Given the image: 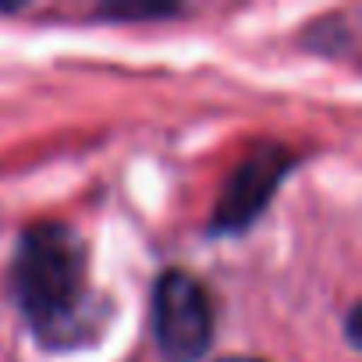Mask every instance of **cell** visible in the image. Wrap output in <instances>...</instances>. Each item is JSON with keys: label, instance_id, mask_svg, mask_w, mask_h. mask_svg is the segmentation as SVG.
I'll return each mask as SVG.
<instances>
[{"label": "cell", "instance_id": "obj_6", "mask_svg": "<svg viewBox=\"0 0 362 362\" xmlns=\"http://www.w3.org/2000/svg\"><path fill=\"white\" fill-rule=\"evenodd\" d=\"M221 362H263V358H249V355H224Z\"/></svg>", "mask_w": 362, "mask_h": 362}, {"label": "cell", "instance_id": "obj_1", "mask_svg": "<svg viewBox=\"0 0 362 362\" xmlns=\"http://www.w3.org/2000/svg\"><path fill=\"white\" fill-rule=\"evenodd\" d=\"M11 291L43 348L64 351L100 337L107 302L89 288L82 238L64 224H33L11 259Z\"/></svg>", "mask_w": 362, "mask_h": 362}, {"label": "cell", "instance_id": "obj_2", "mask_svg": "<svg viewBox=\"0 0 362 362\" xmlns=\"http://www.w3.org/2000/svg\"><path fill=\"white\" fill-rule=\"evenodd\" d=\"M153 334L167 362H199L214 341V302L185 270H163L153 288Z\"/></svg>", "mask_w": 362, "mask_h": 362}, {"label": "cell", "instance_id": "obj_5", "mask_svg": "<svg viewBox=\"0 0 362 362\" xmlns=\"http://www.w3.org/2000/svg\"><path fill=\"white\" fill-rule=\"evenodd\" d=\"M358 316H362V313H358V305H351V309H348V316H344V337H348V344H351V348L358 344Z\"/></svg>", "mask_w": 362, "mask_h": 362}, {"label": "cell", "instance_id": "obj_4", "mask_svg": "<svg viewBox=\"0 0 362 362\" xmlns=\"http://www.w3.org/2000/svg\"><path fill=\"white\" fill-rule=\"evenodd\" d=\"M181 15V8L170 4H114V8H100V18L107 22H149V18H174Z\"/></svg>", "mask_w": 362, "mask_h": 362}, {"label": "cell", "instance_id": "obj_3", "mask_svg": "<svg viewBox=\"0 0 362 362\" xmlns=\"http://www.w3.org/2000/svg\"><path fill=\"white\" fill-rule=\"evenodd\" d=\"M291 167H295V153L288 146H281V142L252 146L228 177V185L217 199V210L210 217V231L214 235L245 231L270 206L277 185L288 177Z\"/></svg>", "mask_w": 362, "mask_h": 362}]
</instances>
